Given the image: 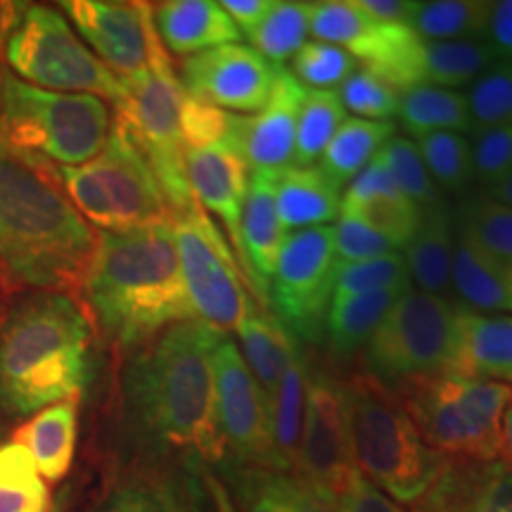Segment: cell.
Returning <instances> with one entry per match:
<instances>
[{"instance_id": "1", "label": "cell", "mask_w": 512, "mask_h": 512, "mask_svg": "<svg viewBox=\"0 0 512 512\" xmlns=\"http://www.w3.org/2000/svg\"><path fill=\"white\" fill-rule=\"evenodd\" d=\"M223 332L200 318L171 325L126 363L121 399L128 427L152 456L221 463L214 351Z\"/></svg>"}, {"instance_id": "2", "label": "cell", "mask_w": 512, "mask_h": 512, "mask_svg": "<svg viewBox=\"0 0 512 512\" xmlns=\"http://www.w3.org/2000/svg\"><path fill=\"white\" fill-rule=\"evenodd\" d=\"M98 233L69 197L57 169L0 138V280L34 292L81 287Z\"/></svg>"}, {"instance_id": "3", "label": "cell", "mask_w": 512, "mask_h": 512, "mask_svg": "<svg viewBox=\"0 0 512 512\" xmlns=\"http://www.w3.org/2000/svg\"><path fill=\"white\" fill-rule=\"evenodd\" d=\"M81 290L95 320L121 349H140L195 318L171 223L98 233Z\"/></svg>"}, {"instance_id": "4", "label": "cell", "mask_w": 512, "mask_h": 512, "mask_svg": "<svg viewBox=\"0 0 512 512\" xmlns=\"http://www.w3.org/2000/svg\"><path fill=\"white\" fill-rule=\"evenodd\" d=\"M93 325L67 292H31L0 318V413L31 418L79 399L91 377Z\"/></svg>"}, {"instance_id": "5", "label": "cell", "mask_w": 512, "mask_h": 512, "mask_svg": "<svg viewBox=\"0 0 512 512\" xmlns=\"http://www.w3.org/2000/svg\"><path fill=\"white\" fill-rule=\"evenodd\" d=\"M356 470L394 503L418 505L439 482L448 458L420 437L399 394L373 377L344 382Z\"/></svg>"}, {"instance_id": "6", "label": "cell", "mask_w": 512, "mask_h": 512, "mask_svg": "<svg viewBox=\"0 0 512 512\" xmlns=\"http://www.w3.org/2000/svg\"><path fill=\"white\" fill-rule=\"evenodd\" d=\"M112 131L110 102L55 93L5 74L0 81V138L41 162L81 166L100 155Z\"/></svg>"}, {"instance_id": "7", "label": "cell", "mask_w": 512, "mask_h": 512, "mask_svg": "<svg viewBox=\"0 0 512 512\" xmlns=\"http://www.w3.org/2000/svg\"><path fill=\"white\" fill-rule=\"evenodd\" d=\"M399 399L425 444L451 460L496 463L512 387L456 373L399 384Z\"/></svg>"}, {"instance_id": "8", "label": "cell", "mask_w": 512, "mask_h": 512, "mask_svg": "<svg viewBox=\"0 0 512 512\" xmlns=\"http://www.w3.org/2000/svg\"><path fill=\"white\" fill-rule=\"evenodd\" d=\"M57 178L74 209L100 233L174 219L155 171L117 119L98 157L81 166H60Z\"/></svg>"}, {"instance_id": "9", "label": "cell", "mask_w": 512, "mask_h": 512, "mask_svg": "<svg viewBox=\"0 0 512 512\" xmlns=\"http://www.w3.org/2000/svg\"><path fill=\"white\" fill-rule=\"evenodd\" d=\"M185 91L162 41H155L150 64L140 74L121 79V95L114 102L117 121L155 171L171 209L195 204L185 174L181 107Z\"/></svg>"}, {"instance_id": "10", "label": "cell", "mask_w": 512, "mask_h": 512, "mask_svg": "<svg viewBox=\"0 0 512 512\" xmlns=\"http://www.w3.org/2000/svg\"><path fill=\"white\" fill-rule=\"evenodd\" d=\"M5 64L19 81L55 93H86L117 102L121 79L76 36L60 10L27 3L5 41Z\"/></svg>"}, {"instance_id": "11", "label": "cell", "mask_w": 512, "mask_h": 512, "mask_svg": "<svg viewBox=\"0 0 512 512\" xmlns=\"http://www.w3.org/2000/svg\"><path fill=\"white\" fill-rule=\"evenodd\" d=\"M458 309L411 287L396 299L366 344L370 375L382 384L451 373Z\"/></svg>"}, {"instance_id": "12", "label": "cell", "mask_w": 512, "mask_h": 512, "mask_svg": "<svg viewBox=\"0 0 512 512\" xmlns=\"http://www.w3.org/2000/svg\"><path fill=\"white\" fill-rule=\"evenodd\" d=\"M171 230L195 318L226 335L254 311L233 249L200 204L176 211Z\"/></svg>"}, {"instance_id": "13", "label": "cell", "mask_w": 512, "mask_h": 512, "mask_svg": "<svg viewBox=\"0 0 512 512\" xmlns=\"http://www.w3.org/2000/svg\"><path fill=\"white\" fill-rule=\"evenodd\" d=\"M337 256L332 226L294 230L275 261L268 294L287 332L316 342L335 297Z\"/></svg>"}, {"instance_id": "14", "label": "cell", "mask_w": 512, "mask_h": 512, "mask_svg": "<svg viewBox=\"0 0 512 512\" xmlns=\"http://www.w3.org/2000/svg\"><path fill=\"white\" fill-rule=\"evenodd\" d=\"M311 34L316 41L344 48L363 69L380 76L394 91L422 86L425 41L411 27L377 22L356 0L313 3Z\"/></svg>"}, {"instance_id": "15", "label": "cell", "mask_w": 512, "mask_h": 512, "mask_svg": "<svg viewBox=\"0 0 512 512\" xmlns=\"http://www.w3.org/2000/svg\"><path fill=\"white\" fill-rule=\"evenodd\" d=\"M214 384L216 420L226 453L240 467L280 472L273 446L271 399L249 370L238 344L228 337L214 351Z\"/></svg>"}, {"instance_id": "16", "label": "cell", "mask_w": 512, "mask_h": 512, "mask_svg": "<svg viewBox=\"0 0 512 512\" xmlns=\"http://www.w3.org/2000/svg\"><path fill=\"white\" fill-rule=\"evenodd\" d=\"M278 64H271L245 43H228L185 57L181 64L183 91L230 114H259L271 98Z\"/></svg>"}, {"instance_id": "17", "label": "cell", "mask_w": 512, "mask_h": 512, "mask_svg": "<svg viewBox=\"0 0 512 512\" xmlns=\"http://www.w3.org/2000/svg\"><path fill=\"white\" fill-rule=\"evenodd\" d=\"M354 472L344 382L323 370H309L297 475L342 494Z\"/></svg>"}, {"instance_id": "18", "label": "cell", "mask_w": 512, "mask_h": 512, "mask_svg": "<svg viewBox=\"0 0 512 512\" xmlns=\"http://www.w3.org/2000/svg\"><path fill=\"white\" fill-rule=\"evenodd\" d=\"M60 12L93 55L119 79L140 74L150 64L157 41L155 15L150 3L124 0H62Z\"/></svg>"}, {"instance_id": "19", "label": "cell", "mask_w": 512, "mask_h": 512, "mask_svg": "<svg viewBox=\"0 0 512 512\" xmlns=\"http://www.w3.org/2000/svg\"><path fill=\"white\" fill-rule=\"evenodd\" d=\"M242 138L221 140L204 147H185V174L192 197L207 214L219 216L235 249L240 242V219L249 190V164Z\"/></svg>"}, {"instance_id": "20", "label": "cell", "mask_w": 512, "mask_h": 512, "mask_svg": "<svg viewBox=\"0 0 512 512\" xmlns=\"http://www.w3.org/2000/svg\"><path fill=\"white\" fill-rule=\"evenodd\" d=\"M309 88L285 67H278L275 86L266 107L256 117H247L242 150L249 169L275 171L292 164L299 112Z\"/></svg>"}, {"instance_id": "21", "label": "cell", "mask_w": 512, "mask_h": 512, "mask_svg": "<svg viewBox=\"0 0 512 512\" xmlns=\"http://www.w3.org/2000/svg\"><path fill=\"white\" fill-rule=\"evenodd\" d=\"M287 240V228L278 214L271 171H254L240 219L238 256L261 299L268 297V283Z\"/></svg>"}, {"instance_id": "22", "label": "cell", "mask_w": 512, "mask_h": 512, "mask_svg": "<svg viewBox=\"0 0 512 512\" xmlns=\"http://www.w3.org/2000/svg\"><path fill=\"white\" fill-rule=\"evenodd\" d=\"M155 29L166 53L185 57L240 43V31L216 0H166L152 5Z\"/></svg>"}, {"instance_id": "23", "label": "cell", "mask_w": 512, "mask_h": 512, "mask_svg": "<svg viewBox=\"0 0 512 512\" xmlns=\"http://www.w3.org/2000/svg\"><path fill=\"white\" fill-rule=\"evenodd\" d=\"M451 373L512 384V316L458 309Z\"/></svg>"}, {"instance_id": "24", "label": "cell", "mask_w": 512, "mask_h": 512, "mask_svg": "<svg viewBox=\"0 0 512 512\" xmlns=\"http://www.w3.org/2000/svg\"><path fill=\"white\" fill-rule=\"evenodd\" d=\"M271 176L278 214L287 230L328 226L330 221L339 219L342 190L318 164L283 166L271 171Z\"/></svg>"}, {"instance_id": "25", "label": "cell", "mask_w": 512, "mask_h": 512, "mask_svg": "<svg viewBox=\"0 0 512 512\" xmlns=\"http://www.w3.org/2000/svg\"><path fill=\"white\" fill-rule=\"evenodd\" d=\"M451 290L467 304V311L512 316L510 271L486 256L460 228L453 235Z\"/></svg>"}, {"instance_id": "26", "label": "cell", "mask_w": 512, "mask_h": 512, "mask_svg": "<svg viewBox=\"0 0 512 512\" xmlns=\"http://www.w3.org/2000/svg\"><path fill=\"white\" fill-rule=\"evenodd\" d=\"M79 434V399H67L31 415L12 441L24 446L46 482H60L72 470Z\"/></svg>"}, {"instance_id": "27", "label": "cell", "mask_w": 512, "mask_h": 512, "mask_svg": "<svg viewBox=\"0 0 512 512\" xmlns=\"http://www.w3.org/2000/svg\"><path fill=\"white\" fill-rule=\"evenodd\" d=\"M453 219L444 204L422 209V221L415 238L403 249L408 278L415 290L444 297L451 290L453 261Z\"/></svg>"}, {"instance_id": "28", "label": "cell", "mask_w": 512, "mask_h": 512, "mask_svg": "<svg viewBox=\"0 0 512 512\" xmlns=\"http://www.w3.org/2000/svg\"><path fill=\"white\" fill-rule=\"evenodd\" d=\"M235 332L240 339L242 358L271 399L280 377L292 363V358L297 356L290 332L273 313L256 309L242 320Z\"/></svg>"}, {"instance_id": "29", "label": "cell", "mask_w": 512, "mask_h": 512, "mask_svg": "<svg viewBox=\"0 0 512 512\" xmlns=\"http://www.w3.org/2000/svg\"><path fill=\"white\" fill-rule=\"evenodd\" d=\"M93 512H188V508L171 472L143 465L114 479Z\"/></svg>"}, {"instance_id": "30", "label": "cell", "mask_w": 512, "mask_h": 512, "mask_svg": "<svg viewBox=\"0 0 512 512\" xmlns=\"http://www.w3.org/2000/svg\"><path fill=\"white\" fill-rule=\"evenodd\" d=\"M394 121H370V119H344L335 138L325 147L320 157V169L330 176V181L344 190L361 174L373 157L382 150L389 138H394Z\"/></svg>"}, {"instance_id": "31", "label": "cell", "mask_w": 512, "mask_h": 512, "mask_svg": "<svg viewBox=\"0 0 512 512\" xmlns=\"http://www.w3.org/2000/svg\"><path fill=\"white\" fill-rule=\"evenodd\" d=\"M501 57L489 41H425L422 53V86L456 91L472 86Z\"/></svg>"}, {"instance_id": "32", "label": "cell", "mask_w": 512, "mask_h": 512, "mask_svg": "<svg viewBox=\"0 0 512 512\" xmlns=\"http://www.w3.org/2000/svg\"><path fill=\"white\" fill-rule=\"evenodd\" d=\"M306 387H309V370L302 356H294L292 363L280 377L278 387L271 394V422L273 446L280 472L297 470L299 444H302Z\"/></svg>"}, {"instance_id": "33", "label": "cell", "mask_w": 512, "mask_h": 512, "mask_svg": "<svg viewBox=\"0 0 512 512\" xmlns=\"http://www.w3.org/2000/svg\"><path fill=\"white\" fill-rule=\"evenodd\" d=\"M399 119L401 126L415 138L441 131H475L465 95L437 86H415L403 91L399 100Z\"/></svg>"}, {"instance_id": "34", "label": "cell", "mask_w": 512, "mask_h": 512, "mask_svg": "<svg viewBox=\"0 0 512 512\" xmlns=\"http://www.w3.org/2000/svg\"><path fill=\"white\" fill-rule=\"evenodd\" d=\"M411 290V287H408ZM406 292V290H403ZM403 292H375L358 294V297H332L328 313V342L337 354H351V351L366 347L370 337L375 335L380 323L392 309L396 299Z\"/></svg>"}, {"instance_id": "35", "label": "cell", "mask_w": 512, "mask_h": 512, "mask_svg": "<svg viewBox=\"0 0 512 512\" xmlns=\"http://www.w3.org/2000/svg\"><path fill=\"white\" fill-rule=\"evenodd\" d=\"M0 512H53L50 486L17 441H0Z\"/></svg>"}, {"instance_id": "36", "label": "cell", "mask_w": 512, "mask_h": 512, "mask_svg": "<svg viewBox=\"0 0 512 512\" xmlns=\"http://www.w3.org/2000/svg\"><path fill=\"white\" fill-rule=\"evenodd\" d=\"M486 0H434L420 3L413 31L422 41H482L489 31Z\"/></svg>"}, {"instance_id": "37", "label": "cell", "mask_w": 512, "mask_h": 512, "mask_svg": "<svg viewBox=\"0 0 512 512\" xmlns=\"http://www.w3.org/2000/svg\"><path fill=\"white\" fill-rule=\"evenodd\" d=\"M456 228L486 256L512 271V207L491 195H470L458 207Z\"/></svg>"}, {"instance_id": "38", "label": "cell", "mask_w": 512, "mask_h": 512, "mask_svg": "<svg viewBox=\"0 0 512 512\" xmlns=\"http://www.w3.org/2000/svg\"><path fill=\"white\" fill-rule=\"evenodd\" d=\"M313 3L306 0H275L273 10L254 31L252 46L271 64H283L299 53L311 34Z\"/></svg>"}, {"instance_id": "39", "label": "cell", "mask_w": 512, "mask_h": 512, "mask_svg": "<svg viewBox=\"0 0 512 512\" xmlns=\"http://www.w3.org/2000/svg\"><path fill=\"white\" fill-rule=\"evenodd\" d=\"M347 119L339 91H309L299 112L297 138L290 166H313L323 157L325 147L335 138L339 126Z\"/></svg>"}, {"instance_id": "40", "label": "cell", "mask_w": 512, "mask_h": 512, "mask_svg": "<svg viewBox=\"0 0 512 512\" xmlns=\"http://www.w3.org/2000/svg\"><path fill=\"white\" fill-rule=\"evenodd\" d=\"M339 214L361 221L363 226L382 235L394 249H406L418 233L422 221V207L408 200L406 195L373 197V200L347 202L342 200Z\"/></svg>"}, {"instance_id": "41", "label": "cell", "mask_w": 512, "mask_h": 512, "mask_svg": "<svg viewBox=\"0 0 512 512\" xmlns=\"http://www.w3.org/2000/svg\"><path fill=\"white\" fill-rule=\"evenodd\" d=\"M415 145L437 188L441 185L448 192H465L477 181L470 140L460 133H427L415 140Z\"/></svg>"}, {"instance_id": "42", "label": "cell", "mask_w": 512, "mask_h": 512, "mask_svg": "<svg viewBox=\"0 0 512 512\" xmlns=\"http://www.w3.org/2000/svg\"><path fill=\"white\" fill-rule=\"evenodd\" d=\"M489 465L448 458L439 482L415 505L413 512H477Z\"/></svg>"}, {"instance_id": "43", "label": "cell", "mask_w": 512, "mask_h": 512, "mask_svg": "<svg viewBox=\"0 0 512 512\" xmlns=\"http://www.w3.org/2000/svg\"><path fill=\"white\" fill-rule=\"evenodd\" d=\"M411 287L406 259L389 252L361 264H337L335 297H358L375 292H403Z\"/></svg>"}, {"instance_id": "44", "label": "cell", "mask_w": 512, "mask_h": 512, "mask_svg": "<svg viewBox=\"0 0 512 512\" xmlns=\"http://www.w3.org/2000/svg\"><path fill=\"white\" fill-rule=\"evenodd\" d=\"M380 157L384 166L392 174L396 188H399L408 200L425 207H437L439 200V188L432 181L430 171H427L425 162H422L418 145L411 138L394 136L389 138L380 150Z\"/></svg>"}, {"instance_id": "45", "label": "cell", "mask_w": 512, "mask_h": 512, "mask_svg": "<svg viewBox=\"0 0 512 512\" xmlns=\"http://www.w3.org/2000/svg\"><path fill=\"white\" fill-rule=\"evenodd\" d=\"M467 110L477 128L512 126V62H498L467 91Z\"/></svg>"}, {"instance_id": "46", "label": "cell", "mask_w": 512, "mask_h": 512, "mask_svg": "<svg viewBox=\"0 0 512 512\" xmlns=\"http://www.w3.org/2000/svg\"><path fill=\"white\" fill-rule=\"evenodd\" d=\"M356 72V60L347 50L323 41H306L292 57V74L313 91H337Z\"/></svg>"}, {"instance_id": "47", "label": "cell", "mask_w": 512, "mask_h": 512, "mask_svg": "<svg viewBox=\"0 0 512 512\" xmlns=\"http://www.w3.org/2000/svg\"><path fill=\"white\" fill-rule=\"evenodd\" d=\"M240 512H297L294 477L283 472L242 467L235 479Z\"/></svg>"}, {"instance_id": "48", "label": "cell", "mask_w": 512, "mask_h": 512, "mask_svg": "<svg viewBox=\"0 0 512 512\" xmlns=\"http://www.w3.org/2000/svg\"><path fill=\"white\" fill-rule=\"evenodd\" d=\"M344 107L358 114V119L392 121L399 117L401 93L368 69H356L339 91Z\"/></svg>"}, {"instance_id": "49", "label": "cell", "mask_w": 512, "mask_h": 512, "mask_svg": "<svg viewBox=\"0 0 512 512\" xmlns=\"http://www.w3.org/2000/svg\"><path fill=\"white\" fill-rule=\"evenodd\" d=\"M470 140L475 178L486 190L512 174V126L477 128Z\"/></svg>"}, {"instance_id": "50", "label": "cell", "mask_w": 512, "mask_h": 512, "mask_svg": "<svg viewBox=\"0 0 512 512\" xmlns=\"http://www.w3.org/2000/svg\"><path fill=\"white\" fill-rule=\"evenodd\" d=\"M332 247L339 264H361V261L377 259V256L396 252L382 235L363 226L361 221L349 219L339 214L335 226H332Z\"/></svg>"}, {"instance_id": "51", "label": "cell", "mask_w": 512, "mask_h": 512, "mask_svg": "<svg viewBox=\"0 0 512 512\" xmlns=\"http://www.w3.org/2000/svg\"><path fill=\"white\" fill-rule=\"evenodd\" d=\"M403 195V192L396 188L392 174L384 166L380 152L373 157L366 169L358 174L354 181H351L342 192V200L347 202H361V200H373V197H394Z\"/></svg>"}, {"instance_id": "52", "label": "cell", "mask_w": 512, "mask_h": 512, "mask_svg": "<svg viewBox=\"0 0 512 512\" xmlns=\"http://www.w3.org/2000/svg\"><path fill=\"white\" fill-rule=\"evenodd\" d=\"M344 512H403L387 494H382L375 484H370L361 472H354L347 489L339 494Z\"/></svg>"}, {"instance_id": "53", "label": "cell", "mask_w": 512, "mask_h": 512, "mask_svg": "<svg viewBox=\"0 0 512 512\" xmlns=\"http://www.w3.org/2000/svg\"><path fill=\"white\" fill-rule=\"evenodd\" d=\"M477 512H512V470L501 460L486 470Z\"/></svg>"}, {"instance_id": "54", "label": "cell", "mask_w": 512, "mask_h": 512, "mask_svg": "<svg viewBox=\"0 0 512 512\" xmlns=\"http://www.w3.org/2000/svg\"><path fill=\"white\" fill-rule=\"evenodd\" d=\"M294 491H297V512H344L342 498L328 486L294 475Z\"/></svg>"}, {"instance_id": "55", "label": "cell", "mask_w": 512, "mask_h": 512, "mask_svg": "<svg viewBox=\"0 0 512 512\" xmlns=\"http://www.w3.org/2000/svg\"><path fill=\"white\" fill-rule=\"evenodd\" d=\"M358 8L368 12L370 17L384 24H399V27H411L418 15L420 3L415 0H356Z\"/></svg>"}, {"instance_id": "56", "label": "cell", "mask_w": 512, "mask_h": 512, "mask_svg": "<svg viewBox=\"0 0 512 512\" xmlns=\"http://www.w3.org/2000/svg\"><path fill=\"white\" fill-rule=\"evenodd\" d=\"M275 0H223L221 8L228 12V17L233 19V24L238 27L240 36L245 34L252 38L256 29L261 27V22L268 17V12L273 10Z\"/></svg>"}, {"instance_id": "57", "label": "cell", "mask_w": 512, "mask_h": 512, "mask_svg": "<svg viewBox=\"0 0 512 512\" xmlns=\"http://www.w3.org/2000/svg\"><path fill=\"white\" fill-rule=\"evenodd\" d=\"M486 38L501 60H512V0H501V3L491 5Z\"/></svg>"}, {"instance_id": "58", "label": "cell", "mask_w": 512, "mask_h": 512, "mask_svg": "<svg viewBox=\"0 0 512 512\" xmlns=\"http://www.w3.org/2000/svg\"><path fill=\"white\" fill-rule=\"evenodd\" d=\"M27 3H17V0H0V81L8 74L5 67V41H8L12 27L17 24V19L22 17Z\"/></svg>"}, {"instance_id": "59", "label": "cell", "mask_w": 512, "mask_h": 512, "mask_svg": "<svg viewBox=\"0 0 512 512\" xmlns=\"http://www.w3.org/2000/svg\"><path fill=\"white\" fill-rule=\"evenodd\" d=\"M498 460L512 470V396L508 408H505L503 425H501V453H498Z\"/></svg>"}, {"instance_id": "60", "label": "cell", "mask_w": 512, "mask_h": 512, "mask_svg": "<svg viewBox=\"0 0 512 512\" xmlns=\"http://www.w3.org/2000/svg\"><path fill=\"white\" fill-rule=\"evenodd\" d=\"M486 195H491V197H494V200L512 207V174L505 178V181L494 185V188H489V192H486Z\"/></svg>"}, {"instance_id": "61", "label": "cell", "mask_w": 512, "mask_h": 512, "mask_svg": "<svg viewBox=\"0 0 512 512\" xmlns=\"http://www.w3.org/2000/svg\"><path fill=\"white\" fill-rule=\"evenodd\" d=\"M0 439H3V430H0Z\"/></svg>"}, {"instance_id": "62", "label": "cell", "mask_w": 512, "mask_h": 512, "mask_svg": "<svg viewBox=\"0 0 512 512\" xmlns=\"http://www.w3.org/2000/svg\"><path fill=\"white\" fill-rule=\"evenodd\" d=\"M0 294H3V287H0Z\"/></svg>"}, {"instance_id": "63", "label": "cell", "mask_w": 512, "mask_h": 512, "mask_svg": "<svg viewBox=\"0 0 512 512\" xmlns=\"http://www.w3.org/2000/svg\"><path fill=\"white\" fill-rule=\"evenodd\" d=\"M510 278H512V271H510Z\"/></svg>"}, {"instance_id": "64", "label": "cell", "mask_w": 512, "mask_h": 512, "mask_svg": "<svg viewBox=\"0 0 512 512\" xmlns=\"http://www.w3.org/2000/svg\"><path fill=\"white\" fill-rule=\"evenodd\" d=\"M53 512H55V510H53Z\"/></svg>"}]
</instances>
